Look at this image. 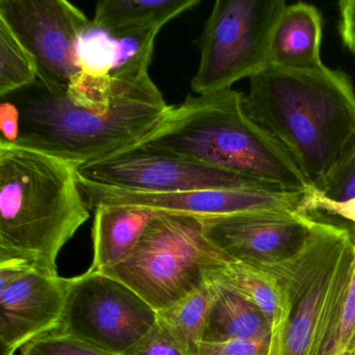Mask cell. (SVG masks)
<instances>
[{
    "label": "cell",
    "instance_id": "obj_13",
    "mask_svg": "<svg viewBox=\"0 0 355 355\" xmlns=\"http://www.w3.org/2000/svg\"><path fill=\"white\" fill-rule=\"evenodd\" d=\"M72 278L32 271L0 293L3 355L61 328Z\"/></svg>",
    "mask_w": 355,
    "mask_h": 355
},
{
    "label": "cell",
    "instance_id": "obj_14",
    "mask_svg": "<svg viewBox=\"0 0 355 355\" xmlns=\"http://www.w3.org/2000/svg\"><path fill=\"white\" fill-rule=\"evenodd\" d=\"M322 17L311 5L286 6L276 22L270 42V66L292 71L325 67L321 59Z\"/></svg>",
    "mask_w": 355,
    "mask_h": 355
},
{
    "label": "cell",
    "instance_id": "obj_22",
    "mask_svg": "<svg viewBox=\"0 0 355 355\" xmlns=\"http://www.w3.org/2000/svg\"><path fill=\"white\" fill-rule=\"evenodd\" d=\"M348 224L353 240L350 275L343 297L340 313L338 318L330 324L324 342V347H331L338 355H355V224Z\"/></svg>",
    "mask_w": 355,
    "mask_h": 355
},
{
    "label": "cell",
    "instance_id": "obj_9",
    "mask_svg": "<svg viewBox=\"0 0 355 355\" xmlns=\"http://www.w3.org/2000/svg\"><path fill=\"white\" fill-rule=\"evenodd\" d=\"M0 21L30 53L41 82L66 88L82 71L78 45L92 20L76 6L65 0H0Z\"/></svg>",
    "mask_w": 355,
    "mask_h": 355
},
{
    "label": "cell",
    "instance_id": "obj_10",
    "mask_svg": "<svg viewBox=\"0 0 355 355\" xmlns=\"http://www.w3.org/2000/svg\"><path fill=\"white\" fill-rule=\"evenodd\" d=\"M78 178L103 186L159 194L211 189L284 190L211 166L139 148L85 164L78 168Z\"/></svg>",
    "mask_w": 355,
    "mask_h": 355
},
{
    "label": "cell",
    "instance_id": "obj_28",
    "mask_svg": "<svg viewBox=\"0 0 355 355\" xmlns=\"http://www.w3.org/2000/svg\"><path fill=\"white\" fill-rule=\"evenodd\" d=\"M21 116L17 105L8 98L0 103V145H16L20 136Z\"/></svg>",
    "mask_w": 355,
    "mask_h": 355
},
{
    "label": "cell",
    "instance_id": "obj_25",
    "mask_svg": "<svg viewBox=\"0 0 355 355\" xmlns=\"http://www.w3.org/2000/svg\"><path fill=\"white\" fill-rule=\"evenodd\" d=\"M271 340L232 338L221 342H202L198 355H269Z\"/></svg>",
    "mask_w": 355,
    "mask_h": 355
},
{
    "label": "cell",
    "instance_id": "obj_6",
    "mask_svg": "<svg viewBox=\"0 0 355 355\" xmlns=\"http://www.w3.org/2000/svg\"><path fill=\"white\" fill-rule=\"evenodd\" d=\"M228 261L205 238L200 218L159 211L130 254L103 273L159 311L200 288Z\"/></svg>",
    "mask_w": 355,
    "mask_h": 355
},
{
    "label": "cell",
    "instance_id": "obj_27",
    "mask_svg": "<svg viewBox=\"0 0 355 355\" xmlns=\"http://www.w3.org/2000/svg\"><path fill=\"white\" fill-rule=\"evenodd\" d=\"M321 193L334 201L355 198V153Z\"/></svg>",
    "mask_w": 355,
    "mask_h": 355
},
{
    "label": "cell",
    "instance_id": "obj_23",
    "mask_svg": "<svg viewBox=\"0 0 355 355\" xmlns=\"http://www.w3.org/2000/svg\"><path fill=\"white\" fill-rule=\"evenodd\" d=\"M19 355H113L59 331L45 334L26 344Z\"/></svg>",
    "mask_w": 355,
    "mask_h": 355
},
{
    "label": "cell",
    "instance_id": "obj_20",
    "mask_svg": "<svg viewBox=\"0 0 355 355\" xmlns=\"http://www.w3.org/2000/svg\"><path fill=\"white\" fill-rule=\"evenodd\" d=\"M37 80L34 60L7 24L0 21V97L9 96Z\"/></svg>",
    "mask_w": 355,
    "mask_h": 355
},
{
    "label": "cell",
    "instance_id": "obj_19",
    "mask_svg": "<svg viewBox=\"0 0 355 355\" xmlns=\"http://www.w3.org/2000/svg\"><path fill=\"white\" fill-rule=\"evenodd\" d=\"M217 288V284L209 280L182 300L157 311V323L184 355H198Z\"/></svg>",
    "mask_w": 355,
    "mask_h": 355
},
{
    "label": "cell",
    "instance_id": "obj_21",
    "mask_svg": "<svg viewBox=\"0 0 355 355\" xmlns=\"http://www.w3.org/2000/svg\"><path fill=\"white\" fill-rule=\"evenodd\" d=\"M80 70L91 76H112L120 65V43L117 37L94 24L80 36L78 45Z\"/></svg>",
    "mask_w": 355,
    "mask_h": 355
},
{
    "label": "cell",
    "instance_id": "obj_18",
    "mask_svg": "<svg viewBox=\"0 0 355 355\" xmlns=\"http://www.w3.org/2000/svg\"><path fill=\"white\" fill-rule=\"evenodd\" d=\"M199 3V0H105L97 3L92 21L111 33L132 28H162Z\"/></svg>",
    "mask_w": 355,
    "mask_h": 355
},
{
    "label": "cell",
    "instance_id": "obj_17",
    "mask_svg": "<svg viewBox=\"0 0 355 355\" xmlns=\"http://www.w3.org/2000/svg\"><path fill=\"white\" fill-rule=\"evenodd\" d=\"M216 284L217 294L207 315L202 342L271 340V324L265 313L236 293Z\"/></svg>",
    "mask_w": 355,
    "mask_h": 355
},
{
    "label": "cell",
    "instance_id": "obj_30",
    "mask_svg": "<svg viewBox=\"0 0 355 355\" xmlns=\"http://www.w3.org/2000/svg\"><path fill=\"white\" fill-rule=\"evenodd\" d=\"M338 7L343 43L351 53H355V0H343L338 3Z\"/></svg>",
    "mask_w": 355,
    "mask_h": 355
},
{
    "label": "cell",
    "instance_id": "obj_2",
    "mask_svg": "<svg viewBox=\"0 0 355 355\" xmlns=\"http://www.w3.org/2000/svg\"><path fill=\"white\" fill-rule=\"evenodd\" d=\"M245 107L320 192L355 153V92L340 70L269 66L250 78Z\"/></svg>",
    "mask_w": 355,
    "mask_h": 355
},
{
    "label": "cell",
    "instance_id": "obj_5",
    "mask_svg": "<svg viewBox=\"0 0 355 355\" xmlns=\"http://www.w3.org/2000/svg\"><path fill=\"white\" fill-rule=\"evenodd\" d=\"M307 216L313 223L302 249L286 261L261 266L279 279L288 296V320L275 355H322L350 275L353 240L349 224Z\"/></svg>",
    "mask_w": 355,
    "mask_h": 355
},
{
    "label": "cell",
    "instance_id": "obj_4",
    "mask_svg": "<svg viewBox=\"0 0 355 355\" xmlns=\"http://www.w3.org/2000/svg\"><path fill=\"white\" fill-rule=\"evenodd\" d=\"M80 166L19 145H0V259L57 276L63 247L90 217Z\"/></svg>",
    "mask_w": 355,
    "mask_h": 355
},
{
    "label": "cell",
    "instance_id": "obj_3",
    "mask_svg": "<svg viewBox=\"0 0 355 355\" xmlns=\"http://www.w3.org/2000/svg\"><path fill=\"white\" fill-rule=\"evenodd\" d=\"M130 148L182 157L288 191L309 180L288 151L247 112L245 95L226 90L188 95L157 130Z\"/></svg>",
    "mask_w": 355,
    "mask_h": 355
},
{
    "label": "cell",
    "instance_id": "obj_8",
    "mask_svg": "<svg viewBox=\"0 0 355 355\" xmlns=\"http://www.w3.org/2000/svg\"><path fill=\"white\" fill-rule=\"evenodd\" d=\"M157 324V311L119 280L89 271L72 277L58 331L113 355H123Z\"/></svg>",
    "mask_w": 355,
    "mask_h": 355
},
{
    "label": "cell",
    "instance_id": "obj_26",
    "mask_svg": "<svg viewBox=\"0 0 355 355\" xmlns=\"http://www.w3.org/2000/svg\"><path fill=\"white\" fill-rule=\"evenodd\" d=\"M123 355H184L159 323Z\"/></svg>",
    "mask_w": 355,
    "mask_h": 355
},
{
    "label": "cell",
    "instance_id": "obj_7",
    "mask_svg": "<svg viewBox=\"0 0 355 355\" xmlns=\"http://www.w3.org/2000/svg\"><path fill=\"white\" fill-rule=\"evenodd\" d=\"M284 0H218L197 44L200 63L191 82L197 95L230 90L270 66V42Z\"/></svg>",
    "mask_w": 355,
    "mask_h": 355
},
{
    "label": "cell",
    "instance_id": "obj_29",
    "mask_svg": "<svg viewBox=\"0 0 355 355\" xmlns=\"http://www.w3.org/2000/svg\"><path fill=\"white\" fill-rule=\"evenodd\" d=\"M32 271L36 270L24 259L14 257L0 259V293L3 292L10 284Z\"/></svg>",
    "mask_w": 355,
    "mask_h": 355
},
{
    "label": "cell",
    "instance_id": "obj_12",
    "mask_svg": "<svg viewBox=\"0 0 355 355\" xmlns=\"http://www.w3.org/2000/svg\"><path fill=\"white\" fill-rule=\"evenodd\" d=\"M209 242L232 261L269 266L304 246L313 220L293 211H250L200 218Z\"/></svg>",
    "mask_w": 355,
    "mask_h": 355
},
{
    "label": "cell",
    "instance_id": "obj_15",
    "mask_svg": "<svg viewBox=\"0 0 355 355\" xmlns=\"http://www.w3.org/2000/svg\"><path fill=\"white\" fill-rule=\"evenodd\" d=\"M209 280L236 293L265 313L272 327L269 355H275L288 320V296L279 279L261 266L228 261L211 272Z\"/></svg>",
    "mask_w": 355,
    "mask_h": 355
},
{
    "label": "cell",
    "instance_id": "obj_16",
    "mask_svg": "<svg viewBox=\"0 0 355 355\" xmlns=\"http://www.w3.org/2000/svg\"><path fill=\"white\" fill-rule=\"evenodd\" d=\"M157 213L135 207H97L93 225L94 257L89 271H105L123 261Z\"/></svg>",
    "mask_w": 355,
    "mask_h": 355
},
{
    "label": "cell",
    "instance_id": "obj_11",
    "mask_svg": "<svg viewBox=\"0 0 355 355\" xmlns=\"http://www.w3.org/2000/svg\"><path fill=\"white\" fill-rule=\"evenodd\" d=\"M78 187L90 209L135 207L198 218L263 211L297 213L305 193L269 189H211L159 194L103 186L80 178Z\"/></svg>",
    "mask_w": 355,
    "mask_h": 355
},
{
    "label": "cell",
    "instance_id": "obj_24",
    "mask_svg": "<svg viewBox=\"0 0 355 355\" xmlns=\"http://www.w3.org/2000/svg\"><path fill=\"white\" fill-rule=\"evenodd\" d=\"M297 214L323 216L355 224V198L334 201L324 196L320 191L311 188L304 193Z\"/></svg>",
    "mask_w": 355,
    "mask_h": 355
},
{
    "label": "cell",
    "instance_id": "obj_1",
    "mask_svg": "<svg viewBox=\"0 0 355 355\" xmlns=\"http://www.w3.org/2000/svg\"><path fill=\"white\" fill-rule=\"evenodd\" d=\"M3 98L13 101L21 116L16 145L80 167L138 144L157 130L171 107L149 73L80 71L66 88L37 80Z\"/></svg>",
    "mask_w": 355,
    "mask_h": 355
}]
</instances>
